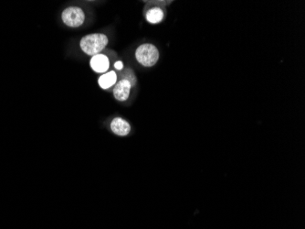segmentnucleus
I'll return each mask as SVG.
<instances>
[{
	"mask_svg": "<svg viewBox=\"0 0 305 229\" xmlns=\"http://www.w3.org/2000/svg\"><path fill=\"white\" fill-rule=\"evenodd\" d=\"M109 43L108 37L103 33H92L83 37L80 47L85 55L94 56L102 54Z\"/></svg>",
	"mask_w": 305,
	"mask_h": 229,
	"instance_id": "obj_1",
	"label": "nucleus"
},
{
	"mask_svg": "<svg viewBox=\"0 0 305 229\" xmlns=\"http://www.w3.org/2000/svg\"><path fill=\"white\" fill-rule=\"evenodd\" d=\"M134 55L138 62L144 67L155 66L160 57L157 47L151 43L140 45L136 49Z\"/></svg>",
	"mask_w": 305,
	"mask_h": 229,
	"instance_id": "obj_2",
	"label": "nucleus"
},
{
	"mask_svg": "<svg viewBox=\"0 0 305 229\" xmlns=\"http://www.w3.org/2000/svg\"><path fill=\"white\" fill-rule=\"evenodd\" d=\"M61 19L70 28H79L85 21V13L79 6H69L61 13Z\"/></svg>",
	"mask_w": 305,
	"mask_h": 229,
	"instance_id": "obj_3",
	"label": "nucleus"
},
{
	"mask_svg": "<svg viewBox=\"0 0 305 229\" xmlns=\"http://www.w3.org/2000/svg\"><path fill=\"white\" fill-rule=\"evenodd\" d=\"M90 66L96 73H105L109 72L111 66V61L107 55L103 54L94 55L90 60Z\"/></svg>",
	"mask_w": 305,
	"mask_h": 229,
	"instance_id": "obj_4",
	"label": "nucleus"
},
{
	"mask_svg": "<svg viewBox=\"0 0 305 229\" xmlns=\"http://www.w3.org/2000/svg\"><path fill=\"white\" fill-rule=\"evenodd\" d=\"M132 88V85L127 80H118L113 89L114 98L119 102H125L129 98Z\"/></svg>",
	"mask_w": 305,
	"mask_h": 229,
	"instance_id": "obj_5",
	"label": "nucleus"
},
{
	"mask_svg": "<svg viewBox=\"0 0 305 229\" xmlns=\"http://www.w3.org/2000/svg\"><path fill=\"white\" fill-rule=\"evenodd\" d=\"M111 130L117 136L125 137L127 136L131 131V125L128 121L122 117H115L111 122Z\"/></svg>",
	"mask_w": 305,
	"mask_h": 229,
	"instance_id": "obj_6",
	"label": "nucleus"
},
{
	"mask_svg": "<svg viewBox=\"0 0 305 229\" xmlns=\"http://www.w3.org/2000/svg\"><path fill=\"white\" fill-rule=\"evenodd\" d=\"M118 82V76L115 71H109L102 74L98 79V85L103 90H111Z\"/></svg>",
	"mask_w": 305,
	"mask_h": 229,
	"instance_id": "obj_7",
	"label": "nucleus"
},
{
	"mask_svg": "<svg viewBox=\"0 0 305 229\" xmlns=\"http://www.w3.org/2000/svg\"><path fill=\"white\" fill-rule=\"evenodd\" d=\"M165 18V12L160 6H155L150 8L145 14V19L150 24H158L161 23Z\"/></svg>",
	"mask_w": 305,
	"mask_h": 229,
	"instance_id": "obj_8",
	"label": "nucleus"
},
{
	"mask_svg": "<svg viewBox=\"0 0 305 229\" xmlns=\"http://www.w3.org/2000/svg\"><path fill=\"white\" fill-rule=\"evenodd\" d=\"M117 76H118V80H122V79L127 80L131 84L132 87H134L137 84L136 76L132 69L130 68H124L122 71L117 72Z\"/></svg>",
	"mask_w": 305,
	"mask_h": 229,
	"instance_id": "obj_9",
	"label": "nucleus"
},
{
	"mask_svg": "<svg viewBox=\"0 0 305 229\" xmlns=\"http://www.w3.org/2000/svg\"><path fill=\"white\" fill-rule=\"evenodd\" d=\"M114 69L116 70V71H122L124 68H125V65H124V63H123V61L122 60H116L115 62H114Z\"/></svg>",
	"mask_w": 305,
	"mask_h": 229,
	"instance_id": "obj_10",
	"label": "nucleus"
}]
</instances>
